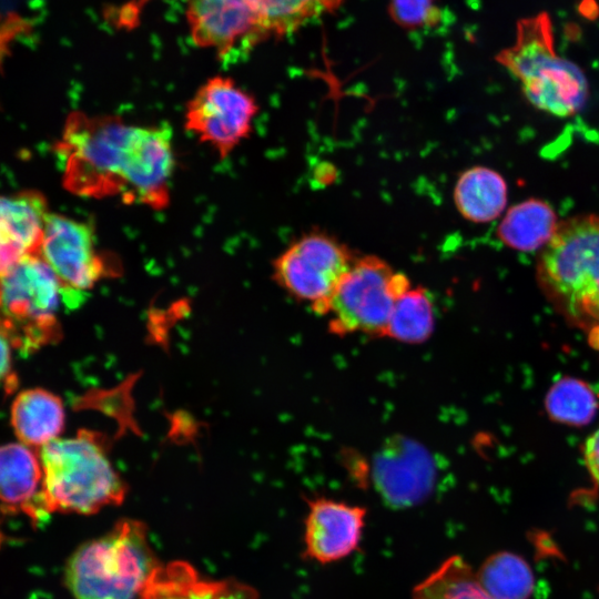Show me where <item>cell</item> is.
I'll use <instances>...</instances> for the list:
<instances>
[{
    "mask_svg": "<svg viewBox=\"0 0 599 599\" xmlns=\"http://www.w3.org/2000/svg\"><path fill=\"white\" fill-rule=\"evenodd\" d=\"M55 150L62 162V184L74 195L118 196L154 210L169 205L175 160L166 126L73 111Z\"/></svg>",
    "mask_w": 599,
    "mask_h": 599,
    "instance_id": "obj_1",
    "label": "cell"
},
{
    "mask_svg": "<svg viewBox=\"0 0 599 599\" xmlns=\"http://www.w3.org/2000/svg\"><path fill=\"white\" fill-rule=\"evenodd\" d=\"M537 278L569 321L589 332L599 328V215L559 222L538 258Z\"/></svg>",
    "mask_w": 599,
    "mask_h": 599,
    "instance_id": "obj_2",
    "label": "cell"
},
{
    "mask_svg": "<svg viewBox=\"0 0 599 599\" xmlns=\"http://www.w3.org/2000/svg\"><path fill=\"white\" fill-rule=\"evenodd\" d=\"M156 567L145 526L123 519L82 544L68 560L64 577L75 599H134Z\"/></svg>",
    "mask_w": 599,
    "mask_h": 599,
    "instance_id": "obj_3",
    "label": "cell"
},
{
    "mask_svg": "<svg viewBox=\"0 0 599 599\" xmlns=\"http://www.w3.org/2000/svg\"><path fill=\"white\" fill-rule=\"evenodd\" d=\"M496 60L520 83L527 100L537 109L567 118L583 106L588 84L582 70L555 49L552 24L546 12L517 23L512 45Z\"/></svg>",
    "mask_w": 599,
    "mask_h": 599,
    "instance_id": "obj_4",
    "label": "cell"
},
{
    "mask_svg": "<svg viewBox=\"0 0 599 599\" xmlns=\"http://www.w3.org/2000/svg\"><path fill=\"white\" fill-rule=\"evenodd\" d=\"M51 511L93 514L124 499L125 487L98 435L81 430L40 448Z\"/></svg>",
    "mask_w": 599,
    "mask_h": 599,
    "instance_id": "obj_5",
    "label": "cell"
},
{
    "mask_svg": "<svg viewBox=\"0 0 599 599\" xmlns=\"http://www.w3.org/2000/svg\"><path fill=\"white\" fill-rule=\"evenodd\" d=\"M62 303V286L40 254L1 271L2 335L13 347L28 353L52 342Z\"/></svg>",
    "mask_w": 599,
    "mask_h": 599,
    "instance_id": "obj_6",
    "label": "cell"
},
{
    "mask_svg": "<svg viewBox=\"0 0 599 599\" xmlns=\"http://www.w3.org/2000/svg\"><path fill=\"white\" fill-rule=\"evenodd\" d=\"M409 287L408 277L380 257H356L331 301L329 332L385 337L394 305Z\"/></svg>",
    "mask_w": 599,
    "mask_h": 599,
    "instance_id": "obj_7",
    "label": "cell"
},
{
    "mask_svg": "<svg viewBox=\"0 0 599 599\" xmlns=\"http://www.w3.org/2000/svg\"><path fill=\"white\" fill-rule=\"evenodd\" d=\"M355 256L337 238L322 232L303 235L273 262L275 282L292 297L326 315L331 301Z\"/></svg>",
    "mask_w": 599,
    "mask_h": 599,
    "instance_id": "obj_8",
    "label": "cell"
},
{
    "mask_svg": "<svg viewBox=\"0 0 599 599\" xmlns=\"http://www.w3.org/2000/svg\"><path fill=\"white\" fill-rule=\"evenodd\" d=\"M40 256L59 280L69 307L78 306L85 291L116 272L115 262L99 253L93 226L62 214L50 213Z\"/></svg>",
    "mask_w": 599,
    "mask_h": 599,
    "instance_id": "obj_9",
    "label": "cell"
},
{
    "mask_svg": "<svg viewBox=\"0 0 599 599\" xmlns=\"http://www.w3.org/2000/svg\"><path fill=\"white\" fill-rule=\"evenodd\" d=\"M258 112L255 99L231 78L216 75L202 84L185 110V129L224 160L247 139Z\"/></svg>",
    "mask_w": 599,
    "mask_h": 599,
    "instance_id": "obj_10",
    "label": "cell"
},
{
    "mask_svg": "<svg viewBox=\"0 0 599 599\" xmlns=\"http://www.w3.org/2000/svg\"><path fill=\"white\" fill-rule=\"evenodd\" d=\"M187 20L194 42L222 58L265 39L258 0H189Z\"/></svg>",
    "mask_w": 599,
    "mask_h": 599,
    "instance_id": "obj_11",
    "label": "cell"
},
{
    "mask_svg": "<svg viewBox=\"0 0 599 599\" xmlns=\"http://www.w3.org/2000/svg\"><path fill=\"white\" fill-rule=\"evenodd\" d=\"M372 479L388 507L403 509L419 505L432 496L438 471L426 450L409 441H397L375 458Z\"/></svg>",
    "mask_w": 599,
    "mask_h": 599,
    "instance_id": "obj_12",
    "label": "cell"
},
{
    "mask_svg": "<svg viewBox=\"0 0 599 599\" xmlns=\"http://www.w3.org/2000/svg\"><path fill=\"white\" fill-rule=\"evenodd\" d=\"M305 556L319 564L338 561L354 552L362 539L366 509L332 498L307 500Z\"/></svg>",
    "mask_w": 599,
    "mask_h": 599,
    "instance_id": "obj_13",
    "label": "cell"
},
{
    "mask_svg": "<svg viewBox=\"0 0 599 599\" xmlns=\"http://www.w3.org/2000/svg\"><path fill=\"white\" fill-rule=\"evenodd\" d=\"M0 486L3 511L22 512L35 522L50 515L40 457L22 443L1 448Z\"/></svg>",
    "mask_w": 599,
    "mask_h": 599,
    "instance_id": "obj_14",
    "label": "cell"
},
{
    "mask_svg": "<svg viewBox=\"0 0 599 599\" xmlns=\"http://www.w3.org/2000/svg\"><path fill=\"white\" fill-rule=\"evenodd\" d=\"M44 195L19 191L1 199V271L28 255L40 254L48 217Z\"/></svg>",
    "mask_w": 599,
    "mask_h": 599,
    "instance_id": "obj_15",
    "label": "cell"
},
{
    "mask_svg": "<svg viewBox=\"0 0 599 599\" xmlns=\"http://www.w3.org/2000/svg\"><path fill=\"white\" fill-rule=\"evenodd\" d=\"M143 599H257V592L233 579L203 580L187 564L158 566L148 580Z\"/></svg>",
    "mask_w": 599,
    "mask_h": 599,
    "instance_id": "obj_16",
    "label": "cell"
},
{
    "mask_svg": "<svg viewBox=\"0 0 599 599\" xmlns=\"http://www.w3.org/2000/svg\"><path fill=\"white\" fill-rule=\"evenodd\" d=\"M10 418L20 443L41 448L59 438L64 426V408L57 395L30 388L17 395Z\"/></svg>",
    "mask_w": 599,
    "mask_h": 599,
    "instance_id": "obj_17",
    "label": "cell"
},
{
    "mask_svg": "<svg viewBox=\"0 0 599 599\" xmlns=\"http://www.w3.org/2000/svg\"><path fill=\"white\" fill-rule=\"evenodd\" d=\"M454 203L463 217L475 223L490 222L505 210L506 181L489 167L473 166L459 175Z\"/></svg>",
    "mask_w": 599,
    "mask_h": 599,
    "instance_id": "obj_18",
    "label": "cell"
},
{
    "mask_svg": "<svg viewBox=\"0 0 599 599\" xmlns=\"http://www.w3.org/2000/svg\"><path fill=\"white\" fill-rule=\"evenodd\" d=\"M558 225L557 215L547 202L529 199L507 211L497 235L514 250L532 252L550 242Z\"/></svg>",
    "mask_w": 599,
    "mask_h": 599,
    "instance_id": "obj_19",
    "label": "cell"
},
{
    "mask_svg": "<svg viewBox=\"0 0 599 599\" xmlns=\"http://www.w3.org/2000/svg\"><path fill=\"white\" fill-rule=\"evenodd\" d=\"M413 599H494L479 583L476 572L460 556L447 558L418 582Z\"/></svg>",
    "mask_w": 599,
    "mask_h": 599,
    "instance_id": "obj_20",
    "label": "cell"
},
{
    "mask_svg": "<svg viewBox=\"0 0 599 599\" xmlns=\"http://www.w3.org/2000/svg\"><path fill=\"white\" fill-rule=\"evenodd\" d=\"M476 576L494 599H529L534 590L531 568L524 558L508 551L489 556Z\"/></svg>",
    "mask_w": 599,
    "mask_h": 599,
    "instance_id": "obj_21",
    "label": "cell"
},
{
    "mask_svg": "<svg viewBox=\"0 0 599 599\" xmlns=\"http://www.w3.org/2000/svg\"><path fill=\"white\" fill-rule=\"evenodd\" d=\"M433 301L424 287H409L396 301L385 337L405 344L426 342L434 332Z\"/></svg>",
    "mask_w": 599,
    "mask_h": 599,
    "instance_id": "obj_22",
    "label": "cell"
},
{
    "mask_svg": "<svg viewBox=\"0 0 599 599\" xmlns=\"http://www.w3.org/2000/svg\"><path fill=\"white\" fill-rule=\"evenodd\" d=\"M545 407L551 419L572 426L589 424L599 408L593 388L585 380L562 377L551 385Z\"/></svg>",
    "mask_w": 599,
    "mask_h": 599,
    "instance_id": "obj_23",
    "label": "cell"
},
{
    "mask_svg": "<svg viewBox=\"0 0 599 599\" xmlns=\"http://www.w3.org/2000/svg\"><path fill=\"white\" fill-rule=\"evenodd\" d=\"M342 2L343 0H258L264 35H286L322 13L336 11Z\"/></svg>",
    "mask_w": 599,
    "mask_h": 599,
    "instance_id": "obj_24",
    "label": "cell"
},
{
    "mask_svg": "<svg viewBox=\"0 0 599 599\" xmlns=\"http://www.w3.org/2000/svg\"><path fill=\"white\" fill-rule=\"evenodd\" d=\"M389 14L402 28L415 30L434 26L440 11L436 0H390Z\"/></svg>",
    "mask_w": 599,
    "mask_h": 599,
    "instance_id": "obj_25",
    "label": "cell"
},
{
    "mask_svg": "<svg viewBox=\"0 0 599 599\" xmlns=\"http://www.w3.org/2000/svg\"><path fill=\"white\" fill-rule=\"evenodd\" d=\"M583 459L589 475L599 487V428L586 439Z\"/></svg>",
    "mask_w": 599,
    "mask_h": 599,
    "instance_id": "obj_26",
    "label": "cell"
},
{
    "mask_svg": "<svg viewBox=\"0 0 599 599\" xmlns=\"http://www.w3.org/2000/svg\"><path fill=\"white\" fill-rule=\"evenodd\" d=\"M11 344L6 336L1 337V377L3 382V387L7 394H10L17 387V377L12 370L11 363Z\"/></svg>",
    "mask_w": 599,
    "mask_h": 599,
    "instance_id": "obj_27",
    "label": "cell"
},
{
    "mask_svg": "<svg viewBox=\"0 0 599 599\" xmlns=\"http://www.w3.org/2000/svg\"><path fill=\"white\" fill-rule=\"evenodd\" d=\"M589 341L595 348L599 349V328L589 332Z\"/></svg>",
    "mask_w": 599,
    "mask_h": 599,
    "instance_id": "obj_28",
    "label": "cell"
}]
</instances>
